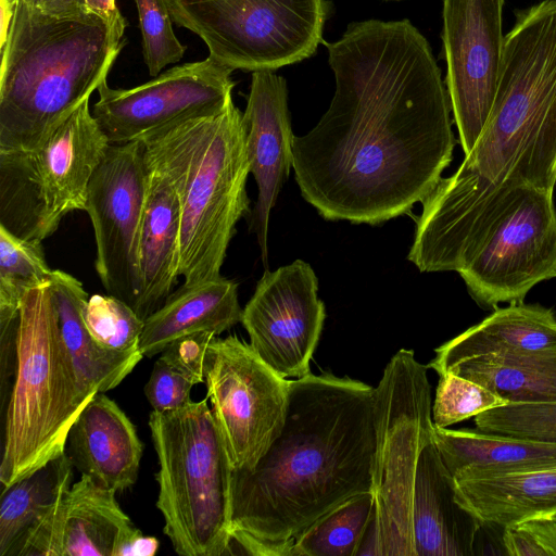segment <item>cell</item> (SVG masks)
Here are the masks:
<instances>
[{
    "instance_id": "6da1fadb",
    "label": "cell",
    "mask_w": 556,
    "mask_h": 556,
    "mask_svg": "<svg viewBox=\"0 0 556 556\" xmlns=\"http://www.w3.org/2000/svg\"><path fill=\"white\" fill-rule=\"evenodd\" d=\"M324 43L336 90L317 125L293 138L301 194L328 220L404 215L437 186L456 143L430 45L408 20L355 22Z\"/></svg>"
},
{
    "instance_id": "7a4b0ae2",
    "label": "cell",
    "mask_w": 556,
    "mask_h": 556,
    "mask_svg": "<svg viewBox=\"0 0 556 556\" xmlns=\"http://www.w3.org/2000/svg\"><path fill=\"white\" fill-rule=\"evenodd\" d=\"M375 388L330 372L291 379L283 427L251 470L231 473L229 554L293 556V541L372 492Z\"/></svg>"
},
{
    "instance_id": "3957f363",
    "label": "cell",
    "mask_w": 556,
    "mask_h": 556,
    "mask_svg": "<svg viewBox=\"0 0 556 556\" xmlns=\"http://www.w3.org/2000/svg\"><path fill=\"white\" fill-rule=\"evenodd\" d=\"M125 42L91 12L56 17L18 0L0 49V153L41 148L106 79Z\"/></svg>"
},
{
    "instance_id": "277c9868",
    "label": "cell",
    "mask_w": 556,
    "mask_h": 556,
    "mask_svg": "<svg viewBox=\"0 0 556 556\" xmlns=\"http://www.w3.org/2000/svg\"><path fill=\"white\" fill-rule=\"evenodd\" d=\"M144 157L167 176L179 204V275L190 286L220 275L237 223L250 213L245 128L229 101L140 139Z\"/></svg>"
},
{
    "instance_id": "5b68a950",
    "label": "cell",
    "mask_w": 556,
    "mask_h": 556,
    "mask_svg": "<svg viewBox=\"0 0 556 556\" xmlns=\"http://www.w3.org/2000/svg\"><path fill=\"white\" fill-rule=\"evenodd\" d=\"M463 165L495 184L556 186V0L516 13L493 105Z\"/></svg>"
},
{
    "instance_id": "8992f818",
    "label": "cell",
    "mask_w": 556,
    "mask_h": 556,
    "mask_svg": "<svg viewBox=\"0 0 556 556\" xmlns=\"http://www.w3.org/2000/svg\"><path fill=\"white\" fill-rule=\"evenodd\" d=\"M87 403L48 281L26 293L17 318L15 375L3 410L1 492L64 454L68 431Z\"/></svg>"
},
{
    "instance_id": "52a82bcc",
    "label": "cell",
    "mask_w": 556,
    "mask_h": 556,
    "mask_svg": "<svg viewBox=\"0 0 556 556\" xmlns=\"http://www.w3.org/2000/svg\"><path fill=\"white\" fill-rule=\"evenodd\" d=\"M149 428L159 460L156 507L174 551L229 555L232 469L206 399L152 410Z\"/></svg>"
},
{
    "instance_id": "ba28073f",
    "label": "cell",
    "mask_w": 556,
    "mask_h": 556,
    "mask_svg": "<svg viewBox=\"0 0 556 556\" xmlns=\"http://www.w3.org/2000/svg\"><path fill=\"white\" fill-rule=\"evenodd\" d=\"M427 369L412 350L401 349L375 388V509L358 555L415 556L413 514L418 459L434 430Z\"/></svg>"
},
{
    "instance_id": "9c48e42d",
    "label": "cell",
    "mask_w": 556,
    "mask_h": 556,
    "mask_svg": "<svg viewBox=\"0 0 556 556\" xmlns=\"http://www.w3.org/2000/svg\"><path fill=\"white\" fill-rule=\"evenodd\" d=\"M86 100L36 151L0 153V226L43 242L68 213L85 211L109 147Z\"/></svg>"
},
{
    "instance_id": "30bf717a",
    "label": "cell",
    "mask_w": 556,
    "mask_h": 556,
    "mask_svg": "<svg viewBox=\"0 0 556 556\" xmlns=\"http://www.w3.org/2000/svg\"><path fill=\"white\" fill-rule=\"evenodd\" d=\"M173 21L198 35L210 56L241 71H275L313 55L325 0H167Z\"/></svg>"
},
{
    "instance_id": "8fae6325",
    "label": "cell",
    "mask_w": 556,
    "mask_h": 556,
    "mask_svg": "<svg viewBox=\"0 0 556 556\" xmlns=\"http://www.w3.org/2000/svg\"><path fill=\"white\" fill-rule=\"evenodd\" d=\"M204 382L231 469H253L283 427L290 380L228 336L210 342Z\"/></svg>"
},
{
    "instance_id": "7c38bea8",
    "label": "cell",
    "mask_w": 556,
    "mask_h": 556,
    "mask_svg": "<svg viewBox=\"0 0 556 556\" xmlns=\"http://www.w3.org/2000/svg\"><path fill=\"white\" fill-rule=\"evenodd\" d=\"M530 186L495 184L460 164L421 202L407 255L420 271L465 268L497 230Z\"/></svg>"
},
{
    "instance_id": "4fadbf2b",
    "label": "cell",
    "mask_w": 556,
    "mask_h": 556,
    "mask_svg": "<svg viewBox=\"0 0 556 556\" xmlns=\"http://www.w3.org/2000/svg\"><path fill=\"white\" fill-rule=\"evenodd\" d=\"M147 193L141 141L111 144L89 182L94 267L106 292L134 309L141 290L139 236Z\"/></svg>"
},
{
    "instance_id": "5bb4252c",
    "label": "cell",
    "mask_w": 556,
    "mask_h": 556,
    "mask_svg": "<svg viewBox=\"0 0 556 556\" xmlns=\"http://www.w3.org/2000/svg\"><path fill=\"white\" fill-rule=\"evenodd\" d=\"M232 72L208 55L130 89H113L105 79L92 115L111 144L138 141L172 124L223 111L232 100Z\"/></svg>"
},
{
    "instance_id": "9a60e30c",
    "label": "cell",
    "mask_w": 556,
    "mask_h": 556,
    "mask_svg": "<svg viewBox=\"0 0 556 556\" xmlns=\"http://www.w3.org/2000/svg\"><path fill=\"white\" fill-rule=\"evenodd\" d=\"M484 309L523 302L539 282L556 277L553 191L529 187L477 256L459 273Z\"/></svg>"
},
{
    "instance_id": "2e32d148",
    "label": "cell",
    "mask_w": 556,
    "mask_h": 556,
    "mask_svg": "<svg viewBox=\"0 0 556 556\" xmlns=\"http://www.w3.org/2000/svg\"><path fill=\"white\" fill-rule=\"evenodd\" d=\"M505 0H443L446 90L467 155L491 112L502 64Z\"/></svg>"
},
{
    "instance_id": "e0dca14e",
    "label": "cell",
    "mask_w": 556,
    "mask_h": 556,
    "mask_svg": "<svg viewBox=\"0 0 556 556\" xmlns=\"http://www.w3.org/2000/svg\"><path fill=\"white\" fill-rule=\"evenodd\" d=\"M326 318L318 279L302 260L268 269L242 312L253 351L286 379L311 374L309 363Z\"/></svg>"
},
{
    "instance_id": "ac0fdd59",
    "label": "cell",
    "mask_w": 556,
    "mask_h": 556,
    "mask_svg": "<svg viewBox=\"0 0 556 556\" xmlns=\"http://www.w3.org/2000/svg\"><path fill=\"white\" fill-rule=\"evenodd\" d=\"M115 494L81 475L30 531L16 556H119L140 530Z\"/></svg>"
},
{
    "instance_id": "d6986e66",
    "label": "cell",
    "mask_w": 556,
    "mask_h": 556,
    "mask_svg": "<svg viewBox=\"0 0 556 556\" xmlns=\"http://www.w3.org/2000/svg\"><path fill=\"white\" fill-rule=\"evenodd\" d=\"M250 173L257 185V200L250 230L256 235L262 260L267 265L270 211L292 167V132L288 89L275 71L252 72L247 106L242 113Z\"/></svg>"
},
{
    "instance_id": "ffe728a7",
    "label": "cell",
    "mask_w": 556,
    "mask_h": 556,
    "mask_svg": "<svg viewBox=\"0 0 556 556\" xmlns=\"http://www.w3.org/2000/svg\"><path fill=\"white\" fill-rule=\"evenodd\" d=\"M142 450L135 425L100 392L73 422L64 453L83 476L117 493L136 483Z\"/></svg>"
},
{
    "instance_id": "44dd1931",
    "label": "cell",
    "mask_w": 556,
    "mask_h": 556,
    "mask_svg": "<svg viewBox=\"0 0 556 556\" xmlns=\"http://www.w3.org/2000/svg\"><path fill=\"white\" fill-rule=\"evenodd\" d=\"M481 528L480 520L457 502L454 477L432 433L421 447L415 482V556H472Z\"/></svg>"
},
{
    "instance_id": "7402d4cb",
    "label": "cell",
    "mask_w": 556,
    "mask_h": 556,
    "mask_svg": "<svg viewBox=\"0 0 556 556\" xmlns=\"http://www.w3.org/2000/svg\"><path fill=\"white\" fill-rule=\"evenodd\" d=\"M146 164L147 193L139 236L141 290L135 307L143 320L162 306L180 276L176 192L162 169L147 160Z\"/></svg>"
},
{
    "instance_id": "603a6c76",
    "label": "cell",
    "mask_w": 556,
    "mask_h": 556,
    "mask_svg": "<svg viewBox=\"0 0 556 556\" xmlns=\"http://www.w3.org/2000/svg\"><path fill=\"white\" fill-rule=\"evenodd\" d=\"M49 289L58 328L72 359L81 397L89 402L97 393L121 384L144 356L141 351L111 352L92 339L81 315L89 295L77 278L54 269Z\"/></svg>"
},
{
    "instance_id": "cb8c5ba5",
    "label": "cell",
    "mask_w": 556,
    "mask_h": 556,
    "mask_svg": "<svg viewBox=\"0 0 556 556\" xmlns=\"http://www.w3.org/2000/svg\"><path fill=\"white\" fill-rule=\"evenodd\" d=\"M238 283L219 276L172 292L146 320L140 339L143 356L160 354L177 339L210 332L218 336L241 323Z\"/></svg>"
},
{
    "instance_id": "d4e9b609",
    "label": "cell",
    "mask_w": 556,
    "mask_h": 556,
    "mask_svg": "<svg viewBox=\"0 0 556 556\" xmlns=\"http://www.w3.org/2000/svg\"><path fill=\"white\" fill-rule=\"evenodd\" d=\"M556 348V316L539 304L511 303L435 349L438 375L464 359Z\"/></svg>"
},
{
    "instance_id": "484cf974",
    "label": "cell",
    "mask_w": 556,
    "mask_h": 556,
    "mask_svg": "<svg viewBox=\"0 0 556 556\" xmlns=\"http://www.w3.org/2000/svg\"><path fill=\"white\" fill-rule=\"evenodd\" d=\"M454 480L457 502L483 526L503 528L556 514V465Z\"/></svg>"
},
{
    "instance_id": "4316f807",
    "label": "cell",
    "mask_w": 556,
    "mask_h": 556,
    "mask_svg": "<svg viewBox=\"0 0 556 556\" xmlns=\"http://www.w3.org/2000/svg\"><path fill=\"white\" fill-rule=\"evenodd\" d=\"M435 444L454 478L528 471L556 465V443L434 426Z\"/></svg>"
},
{
    "instance_id": "83f0119b",
    "label": "cell",
    "mask_w": 556,
    "mask_h": 556,
    "mask_svg": "<svg viewBox=\"0 0 556 556\" xmlns=\"http://www.w3.org/2000/svg\"><path fill=\"white\" fill-rule=\"evenodd\" d=\"M444 372L480 383L507 403H556V348L468 358Z\"/></svg>"
},
{
    "instance_id": "f1b7e54d",
    "label": "cell",
    "mask_w": 556,
    "mask_h": 556,
    "mask_svg": "<svg viewBox=\"0 0 556 556\" xmlns=\"http://www.w3.org/2000/svg\"><path fill=\"white\" fill-rule=\"evenodd\" d=\"M73 469L64 453L1 492L0 556H16L30 531L72 485Z\"/></svg>"
},
{
    "instance_id": "f546056e",
    "label": "cell",
    "mask_w": 556,
    "mask_h": 556,
    "mask_svg": "<svg viewBox=\"0 0 556 556\" xmlns=\"http://www.w3.org/2000/svg\"><path fill=\"white\" fill-rule=\"evenodd\" d=\"M216 337L198 332L168 344L154 363L144 394L153 410L167 412L190 402L192 388L204 382L207 346Z\"/></svg>"
},
{
    "instance_id": "4dcf8cb0",
    "label": "cell",
    "mask_w": 556,
    "mask_h": 556,
    "mask_svg": "<svg viewBox=\"0 0 556 556\" xmlns=\"http://www.w3.org/2000/svg\"><path fill=\"white\" fill-rule=\"evenodd\" d=\"M374 509L372 492L349 498L294 539L293 556H358Z\"/></svg>"
},
{
    "instance_id": "1f68e13d",
    "label": "cell",
    "mask_w": 556,
    "mask_h": 556,
    "mask_svg": "<svg viewBox=\"0 0 556 556\" xmlns=\"http://www.w3.org/2000/svg\"><path fill=\"white\" fill-rule=\"evenodd\" d=\"M53 271L42 242L22 239L0 226V325L15 320L26 293L48 282Z\"/></svg>"
},
{
    "instance_id": "d6a6232c",
    "label": "cell",
    "mask_w": 556,
    "mask_h": 556,
    "mask_svg": "<svg viewBox=\"0 0 556 556\" xmlns=\"http://www.w3.org/2000/svg\"><path fill=\"white\" fill-rule=\"evenodd\" d=\"M84 324L103 349L117 353L141 351L144 320L125 301L112 294L89 296L81 309Z\"/></svg>"
},
{
    "instance_id": "836d02e7",
    "label": "cell",
    "mask_w": 556,
    "mask_h": 556,
    "mask_svg": "<svg viewBox=\"0 0 556 556\" xmlns=\"http://www.w3.org/2000/svg\"><path fill=\"white\" fill-rule=\"evenodd\" d=\"M473 418L483 432L556 443V403H508Z\"/></svg>"
},
{
    "instance_id": "e575fe53",
    "label": "cell",
    "mask_w": 556,
    "mask_h": 556,
    "mask_svg": "<svg viewBox=\"0 0 556 556\" xmlns=\"http://www.w3.org/2000/svg\"><path fill=\"white\" fill-rule=\"evenodd\" d=\"M507 404V401L484 386L453 372H444L439 375L432 420L435 427L447 428Z\"/></svg>"
},
{
    "instance_id": "d590c367",
    "label": "cell",
    "mask_w": 556,
    "mask_h": 556,
    "mask_svg": "<svg viewBox=\"0 0 556 556\" xmlns=\"http://www.w3.org/2000/svg\"><path fill=\"white\" fill-rule=\"evenodd\" d=\"M142 37V55L149 74L156 77L168 64L180 61L186 46L173 29L167 0H134Z\"/></svg>"
},
{
    "instance_id": "8d00e7d4",
    "label": "cell",
    "mask_w": 556,
    "mask_h": 556,
    "mask_svg": "<svg viewBox=\"0 0 556 556\" xmlns=\"http://www.w3.org/2000/svg\"><path fill=\"white\" fill-rule=\"evenodd\" d=\"M500 542L508 556H556V519L535 516L507 525Z\"/></svg>"
},
{
    "instance_id": "74e56055",
    "label": "cell",
    "mask_w": 556,
    "mask_h": 556,
    "mask_svg": "<svg viewBox=\"0 0 556 556\" xmlns=\"http://www.w3.org/2000/svg\"><path fill=\"white\" fill-rule=\"evenodd\" d=\"M89 12L103 18L116 33L124 36L127 22L115 0H84Z\"/></svg>"
},
{
    "instance_id": "f35d334b",
    "label": "cell",
    "mask_w": 556,
    "mask_h": 556,
    "mask_svg": "<svg viewBox=\"0 0 556 556\" xmlns=\"http://www.w3.org/2000/svg\"><path fill=\"white\" fill-rule=\"evenodd\" d=\"M40 10L56 17L80 16L89 13L84 0H41Z\"/></svg>"
},
{
    "instance_id": "ab89813d",
    "label": "cell",
    "mask_w": 556,
    "mask_h": 556,
    "mask_svg": "<svg viewBox=\"0 0 556 556\" xmlns=\"http://www.w3.org/2000/svg\"><path fill=\"white\" fill-rule=\"evenodd\" d=\"M157 549V539L143 535L140 531L122 548L119 556H153Z\"/></svg>"
},
{
    "instance_id": "60d3db41",
    "label": "cell",
    "mask_w": 556,
    "mask_h": 556,
    "mask_svg": "<svg viewBox=\"0 0 556 556\" xmlns=\"http://www.w3.org/2000/svg\"><path fill=\"white\" fill-rule=\"evenodd\" d=\"M18 0H0L1 10V30H0V49H2L7 42L10 34L12 23L17 10Z\"/></svg>"
},
{
    "instance_id": "b9f144b4",
    "label": "cell",
    "mask_w": 556,
    "mask_h": 556,
    "mask_svg": "<svg viewBox=\"0 0 556 556\" xmlns=\"http://www.w3.org/2000/svg\"><path fill=\"white\" fill-rule=\"evenodd\" d=\"M25 3L30 8H39L41 0H24Z\"/></svg>"
},
{
    "instance_id": "7bdbcfd3",
    "label": "cell",
    "mask_w": 556,
    "mask_h": 556,
    "mask_svg": "<svg viewBox=\"0 0 556 556\" xmlns=\"http://www.w3.org/2000/svg\"><path fill=\"white\" fill-rule=\"evenodd\" d=\"M553 517L556 519V514H555V515H553Z\"/></svg>"
}]
</instances>
